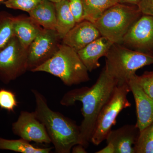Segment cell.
Instances as JSON below:
<instances>
[{"label": "cell", "mask_w": 153, "mask_h": 153, "mask_svg": "<svg viewBox=\"0 0 153 153\" xmlns=\"http://www.w3.org/2000/svg\"><path fill=\"white\" fill-rule=\"evenodd\" d=\"M117 85V80L108 74L104 67L93 85L69 91L60 100V104L63 106H71L77 101L82 103L83 118L79 126V144L85 148L91 143L99 115Z\"/></svg>", "instance_id": "6da1fadb"}, {"label": "cell", "mask_w": 153, "mask_h": 153, "mask_svg": "<svg viewBox=\"0 0 153 153\" xmlns=\"http://www.w3.org/2000/svg\"><path fill=\"white\" fill-rule=\"evenodd\" d=\"M32 92L36 100L34 111L37 119L44 124L57 153H69L79 144L80 129L74 121L49 107L47 99L35 89Z\"/></svg>", "instance_id": "7a4b0ae2"}, {"label": "cell", "mask_w": 153, "mask_h": 153, "mask_svg": "<svg viewBox=\"0 0 153 153\" xmlns=\"http://www.w3.org/2000/svg\"><path fill=\"white\" fill-rule=\"evenodd\" d=\"M31 71L52 74L68 86L90 80L88 71L77 52L64 44H60L57 52L50 59Z\"/></svg>", "instance_id": "3957f363"}, {"label": "cell", "mask_w": 153, "mask_h": 153, "mask_svg": "<svg viewBox=\"0 0 153 153\" xmlns=\"http://www.w3.org/2000/svg\"><path fill=\"white\" fill-rule=\"evenodd\" d=\"M107 71L117 80L128 83L140 68L153 64V56L137 52L122 44H113L105 56Z\"/></svg>", "instance_id": "277c9868"}, {"label": "cell", "mask_w": 153, "mask_h": 153, "mask_svg": "<svg viewBox=\"0 0 153 153\" xmlns=\"http://www.w3.org/2000/svg\"><path fill=\"white\" fill-rule=\"evenodd\" d=\"M137 6L117 3L94 23L101 36L114 44H121L126 34L142 15Z\"/></svg>", "instance_id": "5b68a950"}, {"label": "cell", "mask_w": 153, "mask_h": 153, "mask_svg": "<svg viewBox=\"0 0 153 153\" xmlns=\"http://www.w3.org/2000/svg\"><path fill=\"white\" fill-rule=\"evenodd\" d=\"M130 92L128 83L117 85L112 96L99 115L91 143L98 146L106 139L111 128L116 123L118 115L123 110L131 106L127 98Z\"/></svg>", "instance_id": "8992f818"}, {"label": "cell", "mask_w": 153, "mask_h": 153, "mask_svg": "<svg viewBox=\"0 0 153 153\" xmlns=\"http://www.w3.org/2000/svg\"><path fill=\"white\" fill-rule=\"evenodd\" d=\"M28 48L14 36L0 49V81L7 84L28 70Z\"/></svg>", "instance_id": "52a82bcc"}, {"label": "cell", "mask_w": 153, "mask_h": 153, "mask_svg": "<svg viewBox=\"0 0 153 153\" xmlns=\"http://www.w3.org/2000/svg\"><path fill=\"white\" fill-rule=\"evenodd\" d=\"M61 40L56 30L42 28L28 48V70L42 65L57 52Z\"/></svg>", "instance_id": "ba28073f"}, {"label": "cell", "mask_w": 153, "mask_h": 153, "mask_svg": "<svg viewBox=\"0 0 153 153\" xmlns=\"http://www.w3.org/2000/svg\"><path fill=\"white\" fill-rule=\"evenodd\" d=\"M122 45L153 56V17L142 15L126 34Z\"/></svg>", "instance_id": "9c48e42d"}, {"label": "cell", "mask_w": 153, "mask_h": 153, "mask_svg": "<svg viewBox=\"0 0 153 153\" xmlns=\"http://www.w3.org/2000/svg\"><path fill=\"white\" fill-rule=\"evenodd\" d=\"M12 129L14 134L29 142L51 143L45 126L36 117L34 111H21L17 120L12 124Z\"/></svg>", "instance_id": "30bf717a"}, {"label": "cell", "mask_w": 153, "mask_h": 153, "mask_svg": "<svg viewBox=\"0 0 153 153\" xmlns=\"http://www.w3.org/2000/svg\"><path fill=\"white\" fill-rule=\"evenodd\" d=\"M100 36L101 34L95 25L84 20L76 23L62 40L63 44L77 52Z\"/></svg>", "instance_id": "8fae6325"}, {"label": "cell", "mask_w": 153, "mask_h": 153, "mask_svg": "<svg viewBox=\"0 0 153 153\" xmlns=\"http://www.w3.org/2000/svg\"><path fill=\"white\" fill-rule=\"evenodd\" d=\"M133 76L128 83L135 102L137 117L136 125L140 131L153 122V98L145 93Z\"/></svg>", "instance_id": "7c38bea8"}, {"label": "cell", "mask_w": 153, "mask_h": 153, "mask_svg": "<svg viewBox=\"0 0 153 153\" xmlns=\"http://www.w3.org/2000/svg\"><path fill=\"white\" fill-rule=\"evenodd\" d=\"M140 131L136 125H126L111 130L106 137L107 143L114 146L115 153H135L134 146Z\"/></svg>", "instance_id": "4fadbf2b"}, {"label": "cell", "mask_w": 153, "mask_h": 153, "mask_svg": "<svg viewBox=\"0 0 153 153\" xmlns=\"http://www.w3.org/2000/svg\"><path fill=\"white\" fill-rule=\"evenodd\" d=\"M113 44L109 39L101 36L77 52L88 71L91 72L100 67V59L105 57Z\"/></svg>", "instance_id": "5bb4252c"}, {"label": "cell", "mask_w": 153, "mask_h": 153, "mask_svg": "<svg viewBox=\"0 0 153 153\" xmlns=\"http://www.w3.org/2000/svg\"><path fill=\"white\" fill-rule=\"evenodd\" d=\"M42 28L30 16H19L14 18V35L26 48H29Z\"/></svg>", "instance_id": "9a60e30c"}, {"label": "cell", "mask_w": 153, "mask_h": 153, "mask_svg": "<svg viewBox=\"0 0 153 153\" xmlns=\"http://www.w3.org/2000/svg\"><path fill=\"white\" fill-rule=\"evenodd\" d=\"M30 17L42 28L56 30V12L55 3L42 0L38 5L28 13Z\"/></svg>", "instance_id": "2e32d148"}, {"label": "cell", "mask_w": 153, "mask_h": 153, "mask_svg": "<svg viewBox=\"0 0 153 153\" xmlns=\"http://www.w3.org/2000/svg\"><path fill=\"white\" fill-rule=\"evenodd\" d=\"M56 12V30L62 40L76 24L69 7L68 0L55 3Z\"/></svg>", "instance_id": "e0dca14e"}, {"label": "cell", "mask_w": 153, "mask_h": 153, "mask_svg": "<svg viewBox=\"0 0 153 153\" xmlns=\"http://www.w3.org/2000/svg\"><path fill=\"white\" fill-rule=\"evenodd\" d=\"M84 19L94 24L103 13L118 3L117 0H82Z\"/></svg>", "instance_id": "ac0fdd59"}, {"label": "cell", "mask_w": 153, "mask_h": 153, "mask_svg": "<svg viewBox=\"0 0 153 153\" xmlns=\"http://www.w3.org/2000/svg\"><path fill=\"white\" fill-rule=\"evenodd\" d=\"M52 149V147H36L30 144L29 142L22 138L19 140H7L0 137V150L22 153H49Z\"/></svg>", "instance_id": "d6986e66"}, {"label": "cell", "mask_w": 153, "mask_h": 153, "mask_svg": "<svg viewBox=\"0 0 153 153\" xmlns=\"http://www.w3.org/2000/svg\"><path fill=\"white\" fill-rule=\"evenodd\" d=\"M15 16L5 11L0 12V49L7 43L14 35Z\"/></svg>", "instance_id": "ffe728a7"}, {"label": "cell", "mask_w": 153, "mask_h": 153, "mask_svg": "<svg viewBox=\"0 0 153 153\" xmlns=\"http://www.w3.org/2000/svg\"><path fill=\"white\" fill-rule=\"evenodd\" d=\"M135 153H153V122L140 131Z\"/></svg>", "instance_id": "44dd1931"}, {"label": "cell", "mask_w": 153, "mask_h": 153, "mask_svg": "<svg viewBox=\"0 0 153 153\" xmlns=\"http://www.w3.org/2000/svg\"><path fill=\"white\" fill-rule=\"evenodd\" d=\"M42 0H6L1 3L8 8L19 10L29 13Z\"/></svg>", "instance_id": "7402d4cb"}, {"label": "cell", "mask_w": 153, "mask_h": 153, "mask_svg": "<svg viewBox=\"0 0 153 153\" xmlns=\"http://www.w3.org/2000/svg\"><path fill=\"white\" fill-rule=\"evenodd\" d=\"M16 94L7 89H0V108L9 112H13L18 106Z\"/></svg>", "instance_id": "603a6c76"}, {"label": "cell", "mask_w": 153, "mask_h": 153, "mask_svg": "<svg viewBox=\"0 0 153 153\" xmlns=\"http://www.w3.org/2000/svg\"><path fill=\"white\" fill-rule=\"evenodd\" d=\"M133 77L145 93L153 98V71H145L140 76L136 74Z\"/></svg>", "instance_id": "cb8c5ba5"}, {"label": "cell", "mask_w": 153, "mask_h": 153, "mask_svg": "<svg viewBox=\"0 0 153 153\" xmlns=\"http://www.w3.org/2000/svg\"><path fill=\"white\" fill-rule=\"evenodd\" d=\"M69 7L76 23L84 20V10L82 0H68Z\"/></svg>", "instance_id": "d4e9b609"}, {"label": "cell", "mask_w": 153, "mask_h": 153, "mask_svg": "<svg viewBox=\"0 0 153 153\" xmlns=\"http://www.w3.org/2000/svg\"><path fill=\"white\" fill-rule=\"evenodd\" d=\"M138 7L143 15L153 17V0H141Z\"/></svg>", "instance_id": "484cf974"}, {"label": "cell", "mask_w": 153, "mask_h": 153, "mask_svg": "<svg viewBox=\"0 0 153 153\" xmlns=\"http://www.w3.org/2000/svg\"><path fill=\"white\" fill-rule=\"evenodd\" d=\"M96 153H115L114 147L112 144L108 143L105 147L96 152Z\"/></svg>", "instance_id": "4316f807"}, {"label": "cell", "mask_w": 153, "mask_h": 153, "mask_svg": "<svg viewBox=\"0 0 153 153\" xmlns=\"http://www.w3.org/2000/svg\"><path fill=\"white\" fill-rule=\"evenodd\" d=\"M85 147L81 144H76L71 149V152L72 153H86L87 151Z\"/></svg>", "instance_id": "83f0119b"}, {"label": "cell", "mask_w": 153, "mask_h": 153, "mask_svg": "<svg viewBox=\"0 0 153 153\" xmlns=\"http://www.w3.org/2000/svg\"><path fill=\"white\" fill-rule=\"evenodd\" d=\"M118 3L132 5H138L141 0H117Z\"/></svg>", "instance_id": "f1b7e54d"}, {"label": "cell", "mask_w": 153, "mask_h": 153, "mask_svg": "<svg viewBox=\"0 0 153 153\" xmlns=\"http://www.w3.org/2000/svg\"><path fill=\"white\" fill-rule=\"evenodd\" d=\"M48 1H50L52 2L53 3H56L59 2L60 1L62 0H48Z\"/></svg>", "instance_id": "f546056e"}, {"label": "cell", "mask_w": 153, "mask_h": 153, "mask_svg": "<svg viewBox=\"0 0 153 153\" xmlns=\"http://www.w3.org/2000/svg\"><path fill=\"white\" fill-rule=\"evenodd\" d=\"M5 1H6V0H0V3L2 2Z\"/></svg>", "instance_id": "4dcf8cb0"}]
</instances>
